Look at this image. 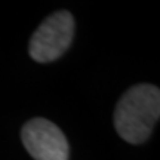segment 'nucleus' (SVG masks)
Masks as SVG:
<instances>
[{"label":"nucleus","mask_w":160,"mask_h":160,"mask_svg":"<svg viewBox=\"0 0 160 160\" xmlns=\"http://www.w3.org/2000/svg\"><path fill=\"white\" fill-rule=\"evenodd\" d=\"M160 116V91L153 85H137L125 92L114 111L116 131L125 141L148 139Z\"/></svg>","instance_id":"1"},{"label":"nucleus","mask_w":160,"mask_h":160,"mask_svg":"<svg viewBox=\"0 0 160 160\" xmlns=\"http://www.w3.org/2000/svg\"><path fill=\"white\" fill-rule=\"evenodd\" d=\"M24 147L34 160H68V142L62 131L46 119L27 122L21 132Z\"/></svg>","instance_id":"3"},{"label":"nucleus","mask_w":160,"mask_h":160,"mask_svg":"<svg viewBox=\"0 0 160 160\" xmlns=\"http://www.w3.org/2000/svg\"><path fill=\"white\" fill-rule=\"evenodd\" d=\"M74 34V18L67 11L55 12L36 30L30 40V55L37 62H51L68 49Z\"/></svg>","instance_id":"2"}]
</instances>
